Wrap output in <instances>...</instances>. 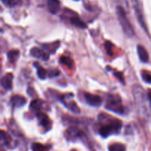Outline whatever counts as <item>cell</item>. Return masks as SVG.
I'll return each mask as SVG.
<instances>
[{"mask_svg": "<svg viewBox=\"0 0 151 151\" xmlns=\"http://www.w3.org/2000/svg\"><path fill=\"white\" fill-rule=\"evenodd\" d=\"M133 94L139 116L143 119L148 118L150 115V109H149L150 103L145 90L141 86L134 85L133 87Z\"/></svg>", "mask_w": 151, "mask_h": 151, "instance_id": "cell-1", "label": "cell"}, {"mask_svg": "<svg viewBox=\"0 0 151 151\" xmlns=\"http://www.w3.org/2000/svg\"><path fill=\"white\" fill-rule=\"evenodd\" d=\"M116 14H117L118 20L122 27L123 32L128 37H133L134 35V29L130 22L129 19L127 17L126 12L122 6H117L116 7Z\"/></svg>", "mask_w": 151, "mask_h": 151, "instance_id": "cell-2", "label": "cell"}, {"mask_svg": "<svg viewBox=\"0 0 151 151\" xmlns=\"http://www.w3.org/2000/svg\"><path fill=\"white\" fill-rule=\"evenodd\" d=\"M121 128H122V122L118 119H114L111 120L109 124H106L100 127L99 130V134L101 137L106 138L111 134L119 132Z\"/></svg>", "mask_w": 151, "mask_h": 151, "instance_id": "cell-3", "label": "cell"}, {"mask_svg": "<svg viewBox=\"0 0 151 151\" xmlns=\"http://www.w3.org/2000/svg\"><path fill=\"white\" fill-rule=\"evenodd\" d=\"M106 108L109 111L115 112V113L122 114L124 112L123 106L122 105V100L117 94H110L108 97L107 102L106 104Z\"/></svg>", "mask_w": 151, "mask_h": 151, "instance_id": "cell-4", "label": "cell"}, {"mask_svg": "<svg viewBox=\"0 0 151 151\" xmlns=\"http://www.w3.org/2000/svg\"><path fill=\"white\" fill-rule=\"evenodd\" d=\"M73 95L72 94H66V95H63L60 97V100L61 103L67 108L68 109L72 111L73 113L79 114L80 113V109L78 106L77 103L72 100Z\"/></svg>", "mask_w": 151, "mask_h": 151, "instance_id": "cell-5", "label": "cell"}, {"mask_svg": "<svg viewBox=\"0 0 151 151\" xmlns=\"http://www.w3.org/2000/svg\"><path fill=\"white\" fill-rule=\"evenodd\" d=\"M131 1H132L133 7H134L136 16H137V20H138L139 23L140 24L142 27L145 30H147V26H146L144 15H143V12L142 10L139 1V0H131Z\"/></svg>", "mask_w": 151, "mask_h": 151, "instance_id": "cell-6", "label": "cell"}, {"mask_svg": "<svg viewBox=\"0 0 151 151\" xmlns=\"http://www.w3.org/2000/svg\"><path fill=\"white\" fill-rule=\"evenodd\" d=\"M30 55L32 57L41 59L44 61L48 60L49 58H50V55L47 54L46 52L43 51L42 50L38 48V47H33V48L31 49Z\"/></svg>", "mask_w": 151, "mask_h": 151, "instance_id": "cell-7", "label": "cell"}, {"mask_svg": "<svg viewBox=\"0 0 151 151\" xmlns=\"http://www.w3.org/2000/svg\"><path fill=\"white\" fill-rule=\"evenodd\" d=\"M85 99L86 103L91 106H100L102 103V100L99 96L94 95V94L86 93Z\"/></svg>", "mask_w": 151, "mask_h": 151, "instance_id": "cell-8", "label": "cell"}, {"mask_svg": "<svg viewBox=\"0 0 151 151\" xmlns=\"http://www.w3.org/2000/svg\"><path fill=\"white\" fill-rule=\"evenodd\" d=\"M37 117H38L40 125L43 128H45V129H50L51 128V122H50V119H49L47 115H46L45 114L40 111L37 114Z\"/></svg>", "mask_w": 151, "mask_h": 151, "instance_id": "cell-9", "label": "cell"}, {"mask_svg": "<svg viewBox=\"0 0 151 151\" xmlns=\"http://www.w3.org/2000/svg\"><path fill=\"white\" fill-rule=\"evenodd\" d=\"M13 74L7 73L1 79V85L4 89L11 90L13 87Z\"/></svg>", "mask_w": 151, "mask_h": 151, "instance_id": "cell-10", "label": "cell"}, {"mask_svg": "<svg viewBox=\"0 0 151 151\" xmlns=\"http://www.w3.org/2000/svg\"><path fill=\"white\" fill-rule=\"evenodd\" d=\"M60 3L59 0H47V7L52 14H56L60 10Z\"/></svg>", "mask_w": 151, "mask_h": 151, "instance_id": "cell-11", "label": "cell"}, {"mask_svg": "<svg viewBox=\"0 0 151 151\" xmlns=\"http://www.w3.org/2000/svg\"><path fill=\"white\" fill-rule=\"evenodd\" d=\"M11 103L13 107L20 108L26 103V99L21 95H14L11 97Z\"/></svg>", "mask_w": 151, "mask_h": 151, "instance_id": "cell-12", "label": "cell"}, {"mask_svg": "<svg viewBox=\"0 0 151 151\" xmlns=\"http://www.w3.org/2000/svg\"><path fill=\"white\" fill-rule=\"evenodd\" d=\"M137 52H138V55L140 60L142 62H144V63H147L149 60V55L145 48L143 46L138 45V47H137Z\"/></svg>", "mask_w": 151, "mask_h": 151, "instance_id": "cell-13", "label": "cell"}, {"mask_svg": "<svg viewBox=\"0 0 151 151\" xmlns=\"http://www.w3.org/2000/svg\"><path fill=\"white\" fill-rule=\"evenodd\" d=\"M70 22L72 24H73L74 26L77 27L81 28V29H84V28H86V24L83 22L81 19H80L78 16H73L70 19Z\"/></svg>", "mask_w": 151, "mask_h": 151, "instance_id": "cell-14", "label": "cell"}, {"mask_svg": "<svg viewBox=\"0 0 151 151\" xmlns=\"http://www.w3.org/2000/svg\"><path fill=\"white\" fill-rule=\"evenodd\" d=\"M43 104H44V102L41 100H34L31 102L30 103V109L31 110L34 111L40 112V110L42 108Z\"/></svg>", "mask_w": 151, "mask_h": 151, "instance_id": "cell-15", "label": "cell"}, {"mask_svg": "<svg viewBox=\"0 0 151 151\" xmlns=\"http://www.w3.org/2000/svg\"><path fill=\"white\" fill-rule=\"evenodd\" d=\"M10 141H11V138L10 136L4 131L0 129V142L5 145H9Z\"/></svg>", "mask_w": 151, "mask_h": 151, "instance_id": "cell-16", "label": "cell"}, {"mask_svg": "<svg viewBox=\"0 0 151 151\" xmlns=\"http://www.w3.org/2000/svg\"><path fill=\"white\" fill-rule=\"evenodd\" d=\"M60 63L62 65H64L68 69H72L74 67V61L72 58L66 56H63L60 58Z\"/></svg>", "mask_w": 151, "mask_h": 151, "instance_id": "cell-17", "label": "cell"}, {"mask_svg": "<svg viewBox=\"0 0 151 151\" xmlns=\"http://www.w3.org/2000/svg\"><path fill=\"white\" fill-rule=\"evenodd\" d=\"M19 57V51L18 50H10L7 53V58L10 62L12 63H14L16 60H18Z\"/></svg>", "mask_w": 151, "mask_h": 151, "instance_id": "cell-18", "label": "cell"}, {"mask_svg": "<svg viewBox=\"0 0 151 151\" xmlns=\"http://www.w3.org/2000/svg\"><path fill=\"white\" fill-rule=\"evenodd\" d=\"M1 2L8 7H14L21 5L22 3V0H1Z\"/></svg>", "mask_w": 151, "mask_h": 151, "instance_id": "cell-19", "label": "cell"}, {"mask_svg": "<svg viewBox=\"0 0 151 151\" xmlns=\"http://www.w3.org/2000/svg\"><path fill=\"white\" fill-rule=\"evenodd\" d=\"M109 151H125V146L120 143H115L109 146Z\"/></svg>", "mask_w": 151, "mask_h": 151, "instance_id": "cell-20", "label": "cell"}, {"mask_svg": "<svg viewBox=\"0 0 151 151\" xmlns=\"http://www.w3.org/2000/svg\"><path fill=\"white\" fill-rule=\"evenodd\" d=\"M37 75H38V78L41 80H44L47 78V71L45 69H44L41 66H38L37 68Z\"/></svg>", "mask_w": 151, "mask_h": 151, "instance_id": "cell-21", "label": "cell"}, {"mask_svg": "<svg viewBox=\"0 0 151 151\" xmlns=\"http://www.w3.org/2000/svg\"><path fill=\"white\" fill-rule=\"evenodd\" d=\"M142 80L147 83H151V73L148 71L144 70L142 72Z\"/></svg>", "mask_w": 151, "mask_h": 151, "instance_id": "cell-22", "label": "cell"}, {"mask_svg": "<svg viewBox=\"0 0 151 151\" xmlns=\"http://www.w3.org/2000/svg\"><path fill=\"white\" fill-rule=\"evenodd\" d=\"M32 151H48L47 147L39 143H34L32 145Z\"/></svg>", "mask_w": 151, "mask_h": 151, "instance_id": "cell-23", "label": "cell"}, {"mask_svg": "<svg viewBox=\"0 0 151 151\" xmlns=\"http://www.w3.org/2000/svg\"><path fill=\"white\" fill-rule=\"evenodd\" d=\"M105 48H106V52H107V53L110 56L113 55L114 46L111 43L109 42V41H106V44H105Z\"/></svg>", "mask_w": 151, "mask_h": 151, "instance_id": "cell-24", "label": "cell"}, {"mask_svg": "<svg viewBox=\"0 0 151 151\" xmlns=\"http://www.w3.org/2000/svg\"><path fill=\"white\" fill-rule=\"evenodd\" d=\"M114 75L116 78H117L118 79H119V81H121V82L123 83H124L125 81H124L123 75H122V73H120V72H114Z\"/></svg>", "mask_w": 151, "mask_h": 151, "instance_id": "cell-25", "label": "cell"}, {"mask_svg": "<svg viewBox=\"0 0 151 151\" xmlns=\"http://www.w3.org/2000/svg\"><path fill=\"white\" fill-rule=\"evenodd\" d=\"M58 75H59V71L58 70H52L49 72V75L50 77H55Z\"/></svg>", "mask_w": 151, "mask_h": 151, "instance_id": "cell-26", "label": "cell"}, {"mask_svg": "<svg viewBox=\"0 0 151 151\" xmlns=\"http://www.w3.org/2000/svg\"><path fill=\"white\" fill-rule=\"evenodd\" d=\"M147 95V98H148L149 103H150V106H151V89L148 90Z\"/></svg>", "mask_w": 151, "mask_h": 151, "instance_id": "cell-27", "label": "cell"}, {"mask_svg": "<svg viewBox=\"0 0 151 151\" xmlns=\"http://www.w3.org/2000/svg\"><path fill=\"white\" fill-rule=\"evenodd\" d=\"M1 7H0V11H1Z\"/></svg>", "mask_w": 151, "mask_h": 151, "instance_id": "cell-28", "label": "cell"}, {"mask_svg": "<svg viewBox=\"0 0 151 151\" xmlns=\"http://www.w3.org/2000/svg\"><path fill=\"white\" fill-rule=\"evenodd\" d=\"M0 69H1V67H0Z\"/></svg>", "mask_w": 151, "mask_h": 151, "instance_id": "cell-29", "label": "cell"}]
</instances>
